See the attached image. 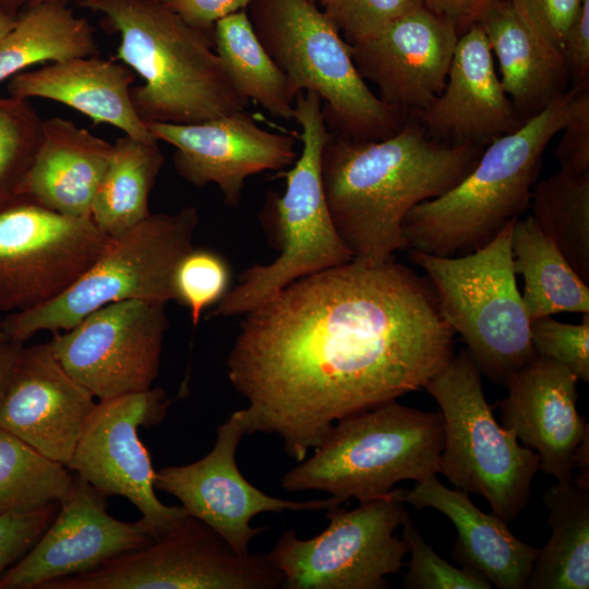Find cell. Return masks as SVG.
I'll return each mask as SVG.
<instances>
[{
    "label": "cell",
    "mask_w": 589,
    "mask_h": 589,
    "mask_svg": "<svg viewBox=\"0 0 589 589\" xmlns=\"http://www.w3.org/2000/svg\"><path fill=\"white\" fill-rule=\"evenodd\" d=\"M227 360L247 433L297 462L338 420L397 400L454 357L428 278L394 259L302 277L248 312Z\"/></svg>",
    "instance_id": "1"
},
{
    "label": "cell",
    "mask_w": 589,
    "mask_h": 589,
    "mask_svg": "<svg viewBox=\"0 0 589 589\" xmlns=\"http://www.w3.org/2000/svg\"><path fill=\"white\" fill-rule=\"evenodd\" d=\"M483 148L440 142L409 117L378 141L332 132L322 152V179L330 217L352 260L381 264L394 259L404 249L406 215L455 187Z\"/></svg>",
    "instance_id": "2"
},
{
    "label": "cell",
    "mask_w": 589,
    "mask_h": 589,
    "mask_svg": "<svg viewBox=\"0 0 589 589\" xmlns=\"http://www.w3.org/2000/svg\"><path fill=\"white\" fill-rule=\"evenodd\" d=\"M103 14L117 33L116 60L140 75L132 86L139 117L151 122L189 124L244 110L248 100L232 86L213 40L158 0H73Z\"/></svg>",
    "instance_id": "3"
},
{
    "label": "cell",
    "mask_w": 589,
    "mask_h": 589,
    "mask_svg": "<svg viewBox=\"0 0 589 589\" xmlns=\"http://www.w3.org/2000/svg\"><path fill=\"white\" fill-rule=\"evenodd\" d=\"M577 86L483 148L470 172L416 205L401 225L404 249L459 256L485 245L526 212L550 141L567 123Z\"/></svg>",
    "instance_id": "4"
},
{
    "label": "cell",
    "mask_w": 589,
    "mask_h": 589,
    "mask_svg": "<svg viewBox=\"0 0 589 589\" xmlns=\"http://www.w3.org/2000/svg\"><path fill=\"white\" fill-rule=\"evenodd\" d=\"M293 119L301 129V153L283 173L285 192L268 194L262 212L279 253L267 264L244 269L237 285L217 302L211 317L244 315L297 279L352 260L335 228L325 197L321 160L332 131L320 97L311 92L299 93Z\"/></svg>",
    "instance_id": "5"
},
{
    "label": "cell",
    "mask_w": 589,
    "mask_h": 589,
    "mask_svg": "<svg viewBox=\"0 0 589 589\" xmlns=\"http://www.w3.org/2000/svg\"><path fill=\"white\" fill-rule=\"evenodd\" d=\"M442 448L440 411L392 400L335 422L314 454L283 476L281 486L323 491L342 503L377 498L400 481L436 476Z\"/></svg>",
    "instance_id": "6"
},
{
    "label": "cell",
    "mask_w": 589,
    "mask_h": 589,
    "mask_svg": "<svg viewBox=\"0 0 589 589\" xmlns=\"http://www.w3.org/2000/svg\"><path fill=\"white\" fill-rule=\"evenodd\" d=\"M266 51L299 92L316 94L328 129L356 141L393 135L409 115L366 85L350 46L312 0H252L247 9Z\"/></svg>",
    "instance_id": "7"
},
{
    "label": "cell",
    "mask_w": 589,
    "mask_h": 589,
    "mask_svg": "<svg viewBox=\"0 0 589 589\" xmlns=\"http://www.w3.org/2000/svg\"><path fill=\"white\" fill-rule=\"evenodd\" d=\"M197 225L196 208L185 206L176 213L151 214L109 237L91 266L61 294L5 314V337L24 344L43 330H67L95 310L118 301H176V268L193 249Z\"/></svg>",
    "instance_id": "8"
},
{
    "label": "cell",
    "mask_w": 589,
    "mask_h": 589,
    "mask_svg": "<svg viewBox=\"0 0 589 589\" xmlns=\"http://www.w3.org/2000/svg\"><path fill=\"white\" fill-rule=\"evenodd\" d=\"M516 220L464 255L408 250V259L424 271L446 323L466 342L482 375L498 385L537 356L513 264Z\"/></svg>",
    "instance_id": "9"
},
{
    "label": "cell",
    "mask_w": 589,
    "mask_h": 589,
    "mask_svg": "<svg viewBox=\"0 0 589 589\" xmlns=\"http://www.w3.org/2000/svg\"><path fill=\"white\" fill-rule=\"evenodd\" d=\"M482 373L462 349L424 385L440 407V471L455 488L481 495L507 524L530 500L537 454L501 425L486 401Z\"/></svg>",
    "instance_id": "10"
},
{
    "label": "cell",
    "mask_w": 589,
    "mask_h": 589,
    "mask_svg": "<svg viewBox=\"0 0 589 589\" xmlns=\"http://www.w3.org/2000/svg\"><path fill=\"white\" fill-rule=\"evenodd\" d=\"M283 581L267 554L239 553L207 524L184 514L149 544L39 589H275Z\"/></svg>",
    "instance_id": "11"
},
{
    "label": "cell",
    "mask_w": 589,
    "mask_h": 589,
    "mask_svg": "<svg viewBox=\"0 0 589 589\" xmlns=\"http://www.w3.org/2000/svg\"><path fill=\"white\" fill-rule=\"evenodd\" d=\"M346 510L326 509L328 525L311 539L285 531L269 553L286 589H383L399 572L407 545L395 534L405 503L396 489Z\"/></svg>",
    "instance_id": "12"
},
{
    "label": "cell",
    "mask_w": 589,
    "mask_h": 589,
    "mask_svg": "<svg viewBox=\"0 0 589 589\" xmlns=\"http://www.w3.org/2000/svg\"><path fill=\"white\" fill-rule=\"evenodd\" d=\"M91 218L17 194L0 205V313L35 308L67 290L108 240Z\"/></svg>",
    "instance_id": "13"
},
{
    "label": "cell",
    "mask_w": 589,
    "mask_h": 589,
    "mask_svg": "<svg viewBox=\"0 0 589 589\" xmlns=\"http://www.w3.org/2000/svg\"><path fill=\"white\" fill-rule=\"evenodd\" d=\"M166 303L123 300L95 310L48 341L64 370L99 400L152 387L168 320Z\"/></svg>",
    "instance_id": "14"
},
{
    "label": "cell",
    "mask_w": 589,
    "mask_h": 589,
    "mask_svg": "<svg viewBox=\"0 0 589 589\" xmlns=\"http://www.w3.org/2000/svg\"><path fill=\"white\" fill-rule=\"evenodd\" d=\"M169 405L159 387L99 400L67 465L106 497L128 498L158 534L187 512L157 498L155 470L139 428L160 423Z\"/></svg>",
    "instance_id": "15"
},
{
    "label": "cell",
    "mask_w": 589,
    "mask_h": 589,
    "mask_svg": "<svg viewBox=\"0 0 589 589\" xmlns=\"http://www.w3.org/2000/svg\"><path fill=\"white\" fill-rule=\"evenodd\" d=\"M248 434L241 409L216 429L212 450L200 460L155 471V489L177 497L187 514L218 532L237 552H250V542L267 527H252L261 513L322 510L340 505L335 497L291 501L265 494L251 484L237 465V448Z\"/></svg>",
    "instance_id": "16"
},
{
    "label": "cell",
    "mask_w": 589,
    "mask_h": 589,
    "mask_svg": "<svg viewBox=\"0 0 589 589\" xmlns=\"http://www.w3.org/2000/svg\"><path fill=\"white\" fill-rule=\"evenodd\" d=\"M106 500L75 474L57 516L37 542L0 576V589H39L48 581L93 570L159 536L142 518L133 522L113 518Z\"/></svg>",
    "instance_id": "17"
},
{
    "label": "cell",
    "mask_w": 589,
    "mask_h": 589,
    "mask_svg": "<svg viewBox=\"0 0 589 589\" xmlns=\"http://www.w3.org/2000/svg\"><path fill=\"white\" fill-rule=\"evenodd\" d=\"M146 125L159 142L175 147L180 178L196 188L217 185L230 207L240 204L250 176L280 171L298 157L292 136L262 129L245 109L197 123Z\"/></svg>",
    "instance_id": "18"
},
{
    "label": "cell",
    "mask_w": 589,
    "mask_h": 589,
    "mask_svg": "<svg viewBox=\"0 0 589 589\" xmlns=\"http://www.w3.org/2000/svg\"><path fill=\"white\" fill-rule=\"evenodd\" d=\"M94 398L48 341L22 346L0 398V428L67 466L96 407Z\"/></svg>",
    "instance_id": "19"
},
{
    "label": "cell",
    "mask_w": 589,
    "mask_h": 589,
    "mask_svg": "<svg viewBox=\"0 0 589 589\" xmlns=\"http://www.w3.org/2000/svg\"><path fill=\"white\" fill-rule=\"evenodd\" d=\"M457 39L452 25L422 7L349 46L358 72L378 97L414 116L442 93Z\"/></svg>",
    "instance_id": "20"
},
{
    "label": "cell",
    "mask_w": 589,
    "mask_h": 589,
    "mask_svg": "<svg viewBox=\"0 0 589 589\" xmlns=\"http://www.w3.org/2000/svg\"><path fill=\"white\" fill-rule=\"evenodd\" d=\"M578 377L565 365L540 356L509 375L507 395L496 402L502 425L539 458V470L557 482H572L573 456L589 433L578 413Z\"/></svg>",
    "instance_id": "21"
},
{
    "label": "cell",
    "mask_w": 589,
    "mask_h": 589,
    "mask_svg": "<svg viewBox=\"0 0 589 589\" xmlns=\"http://www.w3.org/2000/svg\"><path fill=\"white\" fill-rule=\"evenodd\" d=\"M414 117L440 142L481 147L524 123L502 86L481 24L458 37L442 93Z\"/></svg>",
    "instance_id": "22"
},
{
    "label": "cell",
    "mask_w": 589,
    "mask_h": 589,
    "mask_svg": "<svg viewBox=\"0 0 589 589\" xmlns=\"http://www.w3.org/2000/svg\"><path fill=\"white\" fill-rule=\"evenodd\" d=\"M396 491L405 504L449 518L457 529L452 554L464 568L498 589L526 588L539 549L519 540L498 516L479 509L468 492L446 488L436 476Z\"/></svg>",
    "instance_id": "23"
},
{
    "label": "cell",
    "mask_w": 589,
    "mask_h": 589,
    "mask_svg": "<svg viewBox=\"0 0 589 589\" xmlns=\"http://www.w3.org/2000/svg\"><path fill=\"white\" fill-rule=\"evenodd\" d=\"M135 73L122 62L95 56L70 58L23 71L9 80V96L45 98L107 123L124 135L157 140L139 117L131 96ZM158 141V140H157Z\"/></svg>",
    "instance_id": "24"
},
{
    "label": "cell",
    "mask_w": 589,
    "mask_h": 589,
    "mask_svg": "<svg viewBox=\"0 0 589 589\" xmlns=\"http://www.w3.org/2000/svg\"><path fill=\"white\" fill-rule=\"evenodd\" d=\"M111 149V143L71 120L44 119L40 143L19 194L60 214L91 218Z\"/></svg>",
    "instance_id": "25"
},
{
    "label": "cell",
    "mask_w": 589,
    "mask_h": 589,
    "mask_svg": "<svg viewBox=\"0 0 589 589\" xmlns=\"http://www.w3.org/2000/svg\"><path fill=\"white\" fill-rule=\"evenodd\" d=\"M480 24L497 62L502 86L522 122L569 88L563 52L537 33L509 0L497 1Z\"/></svg>",
    "instance_id": "26"
},
{
    "label": "cell",
    "mask_w": 589,
    "mask_h": 589,
    "mask_svg": "<svg viewBox=\"0 0 589 589\" xmlns=\"http://www.w3.org/2000/svg\"><path fill=\"white\" fill-rule=\"evenodd\" d=\"M97 53L94 28L68 3L28 4L0 39V83L32 65Z\"/></svg>",
    "instance_id": "27"
},
{
    "label": "cell",
    "mask_w": 589,
    "mask_h": 589,
    "mask_svg": "<svg viewBox=\"0 0 589 589\" xmlns=\"http://www.w3.org/2000/svg\"><path fill=\"white\" fill-rule=\"evenodd\" d=\"M516 274L524 278L522 302L530 322L556 313H589V287L532 216L517 219L512 231Z\"/></svg>",
    "instance_id": "28"
},
{
    "label": "cell",
    "mask_w": 589,
    "mask_h": 589,
    "mask_svg": "<svg viewBox=\"0 0 589 589\" xmlns=\"http://www.w3.org/2000/svg\"><path fill=\"white\" fill-rule=\"evenodd\" d=\"M552 529L539 549L526 588H589V488L557 482L543 494Z\"/></svg>",
    "instance_id": "29"
},
{
    "label": "cell",
    "mask_w": 589,
    "mask_h": 589,
    "mask_svg": "<svg viewBox=\"0 0 589 589\" xmlns=\"http://www.w3.org/2000/svg\"><path fill=\"white\" fill-rule=\"evenodd\" d=\"M213 47L242 98L254 100L276 119H293L300 92L264 48L247 10L215 24Z\"/></svg>",
    "instance_id": "30"
},
{
    "label": "cell",
    "mask_w": 589,
    "mask_h": 589,
    "mask_svg": "<svg viewBox=\"0 0 589 589\" xmlns=\"http://www.w3.org/2000/svg\"><path fill=\"white\" fill-rule=\"evenodd\" d=\"M158 143L123 135L112 144L91 213V219L108 237L130 229L152 214L149 194L165 163Z\"/></svg>",
    "instance_id": "31"
},
{
    "label": "cell",
    "mask_w": 589,
    "mask_h": 589,
    "mask_svg": "<svg viewBox=\"0 0 589 589\" xmlns=\"http://www.w3.org/2000/svg\"><path fill=\"white\" fill-rule=\"evenodd\" d=\"M529 205L540 230L589 284V172L561 169L533 185Z\"/></svg>",
    "instance_id": "32"
},
{
    "label": "cell",
    "mask_w": 589,
    "mask_h": 589,
    "mask_svg": "<svg viewBox=\"0 0 589 589\" xmlns=\"http://www.w3.org/2000/svg\"><path fill=\"white\" fill-rule=\"evenodd\" d=\"M69 471L0 428V515H23L60 503L73 483Z\"/></svg>",
    "instance_id": "33"
},
{
    "label": "cell",
    "mask_w": 589,
    "mask_h": 589,
    "mask_svg": "<svg viewBox=\"0 0 589 589\" xmlns=\"http://www.w3.org/2000/svg\"><path fill=\"white\" fill-rule=\"evenodd\" d=\"M43 121L28 99L0 96V205L19 194L41 140Z\"/></svg>",
    "instance_id": "34"
},
{
    "label": "cell",
    "mask_w": 589,
    "mask_h": 589,
    "mask_svg": "<svg viewBox=\"0 0 589 589\" xmlns=\"http://www.w3.org/2000/svg\"><path fill=\"white\" fill-rule=\"evenodd\" d=\"M173 283L176 301L190 310L192 324L197 326L204 309L229 290V265L214 251L193 248L180 260Z\"/></svg>",
    "instance_id": "35"
},
{
    "label": "cell",
    "mask_w": 589,
    "mask_h": 589,
    "mask_svg": "<svg viewBox=\"0 0 589 589\" xmlns=\"http://www.w3.org/2000/svg\"><path fill=\"white\" fill-rule=\"evenodd\" d=\"M402 540L410 553L408 570L402 587L408 589H491L481 576L467 568H457L442 558L425 542L410 515L404 513Z\"/></svg>",
    "instance_id": "36"
},
{
    "label": "cell",
    "mask_w": 589,
    "mask_h": 589,
    "mask_svg": "<svg viewBox=\"0 0 589 589\" xmlns=\"http://www.w3.org/2000/svg\"><path fill=\"white\" fill-rule=\"evenodd\" d=\"M323 12L352 46L423 7V0H325Z\"/></svg>",
    "instance_id": "37"
},
{
    "label": "cell",
    "mask_w": 589,
    "mask_h": 589,
    "mask_svg": "<svg viewBox=\"0 0 589 589\" xmlns=\"http://www.w3.org/2000/svg\"><path fill=\"white\" fill-rule=\"evenodd\" d=\"M580 324L562 323L551 316L530 322L531 345L537 356L568 368L577 377L589 382V313Z\"/></svg>",
    "instance_id": "38"
},
{
    "label": "cell",
    "mask_w": 589,
    "mask_h": 589,
    "mask_svg": "<svg viewBox=\"0 0 589 589\" xmlns=\"http://www.w3.org/2000/svg\"><path fill=\"white\" fill-rule=\"evenodd\" d=\"M59 503L23 515H0V576L41 537L57 516Z\"/></svg>",
    "instance_id": "39"
},
{
    "label": "cell",
    "mask_w": 589,
    "mask_h": 589,
    "mask_svg": "<svg viewBox=\"0 0 589 589\" xmlns=\"http://www.w3.org/2000/svg\"><path fill=\"white\" fill-rule=\"evenodd\" d=\"M561 132L556 147L561 169L573 173L589 172V86H577L569 119Z\"/></svg>",
    "instance_id": "40"
},
{
    "label": "cell",
    "mask_w": 589,
    "mask_h": 589,
    "mask_svg": "<svg viewBox=\"0 0 589 589\" xmlns=\"http://www.w3.org/2000/svg\"><path fill=\"white\" fill-rule=\"evenodd\" d=\"M509 1L537 33L562 51L565 34L584 0Z\"/></svg>",
    "instance_id": "41"
},
{
    "label": "cell",
    "mask_w": 589,
    "mask_h": 589,
    "mask_svg": "<svg viewBox=\"0 0 589 589\" xmlns=\"http://www.w3.org/2000/svg\"><path fill=\"white\" fill-rule=\"evenodd\" d=\"M191 27L213 40L215 24L236 12L247 10L252 0H158Z\"/></svg>",
    "instance_id": "42"
},
{
    "label": "cell",
    "mask_w": 589,
    "mask_h": 589,
    "mask_svg": "<svg viewBox=\"0 0 589 589\" xmlns=\"http://www.w3.org/2000/svg\"><path fill=\"white\" fill-rule=\"evenodd\" d=\"M572 86H589V0H584L563 43Z\"/></svg>",
    "instance_id": "43"
},
{
    "label": "cell",
    "mask_w": 589,
    "mask_h": 589,
    "mask_svg": "<svg viewBox=\"0 0 589 589\" xmlns=\"http://www.w3.org/2000/svg\"><path fill=\"white\" fill-rule=\"evenodd\" d=\"M500 0H423V7L453 26L458 37L476 24Z\"/></svg>",
    "instance_id": "44"
},
{
    "label": "cell",
    "mask_w": 589,
    "mask_h": 589,
    "mask_svg": "<svg viewBox=\"0 0 589 589\" xmlns=\"http://www.w3.org/2000/svg\"><path fill=\"white\" fill-rule=\"evenodd\" d=\"M573 469L577 470L573 482L589 488V433L582 438L573 456Z\"/></svg>",
    "instance_id": "45"
},
{
    "label": "cell",
    "mask_w": 589,
    "mask_h": 589,
    "mask_svg": "<svg viewBox=\"0 0 589 589\" xmlns=\"http://www.w3.org/2000/svg\"><path fill=\"white\" fill-rule=\"evenodd\" d=\"M23 344L12 340L0 342V398L14 359Z\"/></svg>",
    "instance_id": "46"
},
{
    "label": "cell",
    "mask_w": 589,
    "mask_h": 589,
    "mask_svg": "<svg viewBox=\"0 0 589 589\" xmlns=\"http://www.w3.org/2000/svg\"><path fill=\"white\" fill-rule=\"evenodd\" d=\"M31 0H0V11L17 14Z\"/></svg>",
    "instance_id": "47"
},
{
    "label": "cell",
    "mask_w": 589,
    "mask_h": 589,
    "mask_svg": "<svg viewBox=\"0 0 589 589\" xmlns=\"http://www.w3.org/2000/svg\"><path fill=\"white\" fill-rule=\"evenodd\" d=\"M17 14L0 11V39L12 28Z\"/></svg>",
    "instance_id": "48"
},
{
    "label": "cell",
    "mask_w": 589,
    "mask_h": 589,
    "mask_svg": "<svg viewBox=\"0 0 589 589\" xmlns=\"http://www.w3.org/2000/svg\"><path fill=\"white\" fill-rule=\"evenodd\" d=\"M47 1H55V2H64V3H68L69 1L71 0H31L28 4H36V3H40V2H47ZM27 4V5H28Z\"/></svg>",
    "instance_id": "49"
},
{
    "label": "cell",
    "mask_w": 589,
    "mask_h": 589,
    "mask_svg": "<svg viewBox=\"0 0 589 589\" xmlns=\"http://www.w3.org/2000/svg\"><path fill=\"white\" fill-rule=\"evenodd\" d=\"M2 318L3 316L0 313V342L7 340L8 338L4 335L3 328H2Z\"/></svg>",
    "instance_id": "50"
},
{
    "label": "cell",
    "mask_w": 589,
    "mask_h": 589,
    "mask_svg": "<svg viewBox=\"0 0 589 589\" xmlns=\"http://www.w3.org/2000/svg\"><path fill=\"white\" fill-rule=\"evenodd\" d=\"M312 1L315 2V3H320L321 5H323L324 2H325V0H312Z\"/></svg>",
    "instance_id": "51"
}]
</instances>
